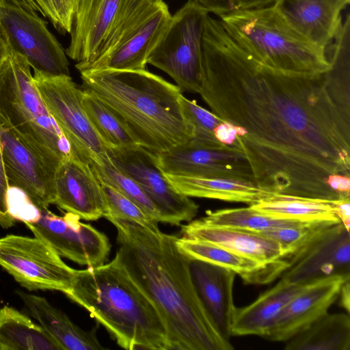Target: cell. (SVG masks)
Here are the masks:
<instances>
[{"instance_id":"cell-25","label":"cell","mask_w":350,"mask_h":350,"mask_svg":"<svg viewBox=\"0 0 350 350\" xmlns=\"http://www.w3.org/2000/svg\"><path fill=\"white\" fill-rule=\"evenodd\" d=\"M30 314L63 350H100L105 348L97 337V327L85 331L44 297L17 291Z\"/></svg>"},{"instance_id":"cell-29","label":"cell","mask_w":350,"mask_h":350,"mask_svg":"<svg viewBox=\"0 0 350 350\" xmlns=\"http://www.w3.org/2000/svg\"><path fill=\"white\" fill-rule=\"evenodd\" d=\"M249 206L266 215L284 219L340 222L335 213L333 200L278 194Z\"/></svg>"},{"instance_id":"cell-36","label":"cell","mask_w":350,"mask_h":350,"mask_svg":"<svg viewBox=\"0 0 350 350\" xmlns=\"http://www.w3.org/2000/svg\"><path fill=\"white\" fill-rule=\"evenodd\" d=\"M8 206L10 216L16 221L25 224L38 221L41 216V209L38 207L22 190L9 187Z\"/></svg>"},{"instance_id":"cell-20","label":"cell","mask_w":350,"mask_h":350,"mask_svg":"<svg viewBox=\"0 0 350 350\" xmlns=\"http://www.w3.org/2000/svg\"><path fill=\"white\" fill-rule=\"evenodd\" d=\"M350 0H275L272 7L297 34L327 50L342 23Z\"/></svg>"},{"instance_id":"cell-40","label":"cell","mask_w":350,"mask_h":350,"mask_svg":"<svg viewBox=\"0 0 350 350\" xmlns=\"http://www.w3.org/2000/svg\"><path fill=\"white\" fill-rule=\"evenodd\" d=\"M335 213L340 222L349 231L350 228V197L333 200Z\"/></svg>"},{"instance_id":"cell-6","label":"cell","mask_w":350,"mask_h":350,"mask_svg":"<svg viewBox=\"0 0 350 350\" xmlns=\"http://www.w3.org/2000/svg\"><path fill=\"white\" fill-rule=\"evenodd\" d=\"M9 51L0 68V116L42 148L62 159L72 157L69 143L34 83L29 64L10 47Z\"/></svg>"},{"instance_id":"cell-37","label":"cell","mask_w":350,"mask_h":350,"mask_svg":"<svg viewBox=\"0 0 350 350\" xmlns=\"http://www.w3.org/2000/svg\"><path fill=\"white\" fill-rule=\"evenodd\" d=\"M50 2L57 18L58 31L70 33L79 0H50Z\"/></svg>"},{"instance_id":"cell-31","label":"cell","mask_w":350,"mask_h":350,"mask_svg":"<svg viewBox=\"0 0 350 350\" xmlns=\"http://www.w3.org/2000/svg\"><path fill=\"white\" fill-rule=\"evenodd\" d=\"M90 165L101 184L113 188L137 204L153 219L161 222L159 210L145 191L133 178L116 168L107 154L98 161L92 162Z\"/></svg>"},{"instance_id":"cell-9","label":"cell","mask_w":350,"mask_h":350,"mask_svg":"<svg viewBox=\"0 0 350 350\" xmlns=\"http://www.w3.org/2000/svg\"><path fill=\"white\" fill-rule=\"evenodd\" d=\"M0 142L9 187L22 190L40 209L55 200V176L63 160L27 139L0 116Z\"/></svg>"},{"instance_id":"cell-7","label":"cell","mask_w":350,"mask_h":350,"mask_svg":"<svg viewBox=\"0 0 350 350\" xmlns=\"http://www.w3.org/2000/svg\"><path fill=\"white\" fill-rule=\"evenodd\" d=\"M209 12L188 0L173 15L148 58V64L167 73L180 90L199 94L202 79V37Z\"/></svg>"},{"instance_id":"cell-4","label":"cell","mask_w":350,"mask_h":350,"mask_svg":"<svg viewBox=\"0 0 350 350\" xmlns=\"http://www.w3.org/2000/svg\"><path fill=\"white\" fill-rule=\"evenodd\" d=\"M64 294L104 326L120 347L168 350L165 327L156 308L115 258L77 270Z\"/></svg>"},{"instance_id":"cell-21","label":"cell","mask_w":350,"mask_h":350,"mask_svg":"<svg viewBox=\"0 0 350 350\" xmlns=\"http://www.w3.org/2000/svg\"><path fill=\"white\" fill-rule=\"evenodd\" d=\"M180 233L182 237L211 242L262 264L286 257L278 242L259 232L207 225L199 219L182 225Z\"/></svg>"},{"instance_id":"cell-23","label":"cell","mask_w":350,"mask_h":350,"mask_svg":"<svg viewBox=\"0 0 350 350\" xmlns=\"http://www.w3.org/2000/svg\"><path fill=\"white\" fill-rule=\"evenodd\" d=\"M193 283L205 308L223 336L230 340L235 310L233 286L235 273L202 260H191Z\"/></svg>"},{"instance_id":"cell-10","label":"cell","mask_w":350,"mask_h":350,"mask_svg":"<svg viewBox=\"0 0 350 350\" xmlns=\"http://www.w3.org/2000/svg\"><path fill=\"white\" fill-rule=\"evenodd\" d=\"M34 83L51 115L70 144L72 157L91 163L107 154L82 104L83 90L70 76L46 77L33 73Z\"/></svg>"},{"instance_id":"cell-19","label":"cell","mask_w":350,"mask_h":350,"mask_svg":"<svg viewBox=\"0 0 350 350\" xmlns=\"http://www.w3.org/2000/svg\"><path fill=\"white\" fill-rule=\"evenodd\" d=\"M55 191L54 204L81 219L96 221L107 213L102 184L88 163L63 159L56 172Z\"/></svg>"},{"instance_id":"cell-32","label":"cell","mask_w":350,"mask_h":350,"mask_svg":"<svg viewBox=\"0 0 350 350\" xmlns=\"http://www.w3.org/2000/svg\"><path fill=\"white\" fill-rule=\"evenodd\" d=\"M82 104L90 123L108 148L136 144L106 105L85 89H83Z\"/></svg>"},{"instance_id":"cell-8","label":"cell","mask_w":350,"mask_h":350,"mask_svg":"<svg viewBox=\"0 0 350 350\" xmlns=\"http://www.w3.org/2000/svg\"><path fill=\"white\" fill-rule=\"evenodd\" d=\"M33 0H0V31L8 46L25 58L33 73L70 76L62 44L38 14Z\"/></svg>"},{"instance_id":"cell-34","label":"cell","mask_w":350,"mask_h":350,"mask_svg":"<svg viewBox=\"0 0 350 350\" xmlns=\"http://www.w3.org/2000/svg\"><path fill=\"white\" fill-rule=\"evenodd\" d=\"M102 186L108 208L105 218L130 221L154 232L160 230L159 222L148 215L137 204L113 188L104 184Z\"/></svg>"},{"instance_id":"cell-27","label":"cell","mask_w":350,"mask_h":350,"mask_svg":"<svg viewBox=\"0 0 350 350\" xmlns=\"http://www.w3.org/2000/svg\"><path fill=\"white\" fill-rule=\"evenodd\" d=\"M286 342V350H350L349 315L327 312Z\"/></svg>"},{"instance_id":"cell-22","label":"cell","mask_w":350,"mask_h":350,"mask_svg":"<svg viewBox=\"0 0 350 350\" xmlns=\"http://www.w3.org/2000/svg\"><path fill=\"white\" fill-rule=\"evenodd\" d=\"M176 245L191 260H202L228 269L239 275L245 284H265L280 277L287 267L283 258L270 264L260 263L215 243L178 237Z\"/></svg>"},{"instance_id":"cell-41","label":"cell","mask_w":350,"mask_h":350,"mask_svg":"<svg viewBox=\"0 0 350 350\" xmlns=\"http://www.w3.org/2000/svg\"><path fill=\"white\" fill-rule=\"evenodd\" d=\"M37 10L45 18H48L55 29L59 30V23L56 14L50 0H33Z\"/></svg>"},{"instance_id":"cell-43","label":"cell","mask_w":350,"mask_h":350,"mask_svg":"<svg viewBox=\"0 0 350 350\" xmlns=\"http://www.w3.org/2000/svg\"><path fill=\"white\" fill-rule=\"evenodd\" d=\"M339 305L347 313L350 311V279L345 280L342 284L338 299Z\"/></svg>"},{"instance_id":"cell-30","label":"cell","mask_w":350,"mask_h":350,"mask_svg":"<svg viewBox=\"0 0 350 350\" xmlns=\"http://www.w3.org/2000/svg\"><path fill=\"white\" fill-rule=\"evenodd\" d=\"M199 219L207 225L234 228L256 232L304 222L274 217L259 212L250 206L208 211L206 216Z\"/></svg>"},{"instance_id":"cell-16","label":"cell","mask_w":350,"mask_h":350,"mask_svg":"<svg viewBox=\"0 0 350 350\" xmlns=\"http://www.w3.org/2000/svg\"><path fill=\"white\" fill-rule=\"evenodd\" d=\"M172 14L163 1L148 13L116 44L88 65L83 70H138L146 69L148 58L167 29Z\"/></svg>"},{"instance_id":"cell-14","label":"cell","mask_w":350,"mask_h":350,"mask_svg":"<svg viewBox=\"0 0 350 350\" xmlns=\"http://www.w3.org/2000/svg\"><path fill=\"white\" fill-rule=\"evenodd\" d=\"M286 259L288 266L280 278L292 283L303 284L332 275L350 278L349 231L341 222L333 224Z\"/></svg>"},{"instance_id":"cell-33","label":"cell","mask_w":350,"mask_h":350,"mask_svg":"<svg viewBox=\"0 0 350 350\" xmlns=\"http://www.w3.org/2000/svg\"><path fill=\"white\" fill-rule=\"evenodd\" d=\"M180 103L184 118L192 131V137L187 144L210 149L229 147L221 144L215 136V129L222 122L219 117L183 94Z\"/></svg>"},{"instance_id":"cell-13","label":"cell","mask_w":350,"mask_h":350,"mask_svg":"<svg viewBox=\"0 0 350 350\" xmlns=\"http://www.w3.org/2000/svg\"><path fill=\"white\" fill-rule=\"evenodd\" d=\"M67 213L58 216L41 209L40 219L25 225L37 237L51 245L60 256L81 265L92 267L108 259L111 245L108 237L92 225Z\"/></svg>"},{"instance_id":"cell-1","label":"cell","mask_w":350,"mask_h":350,"mask_svg":"<svg viewBox=\"0 0 350 350\" xmlns=\"http://www.w3.org/2000/svg\"><path fill=\"white\" fill-rule=\"evenodd\" d=\"M202 67L199 94L230 124L227 145L244 154L257 185L290 196L341 198L328 180L350 176V114L327 72L288 73L260 63L210 14Z\"/></svg>"},{"instance_id":"cell-3","label":"cell","mask_w":350,"mask_h":350,"mask_svg":"<svg viewBox=\"0 0 350 350\" xmlns=\"http://www.w3.org/2000/svg\"><path fill=\"white\" fill-rule=\"evenodd\" d=\"M79 72L83 89L106 105L137 145L157 154L191 139L176 85L146 69Z\"/></svg>"},{"instance_id":"cell-2","label":"cell","mask_w":350,"mask_h":350,"mask_svg":"<svg viewBox=\"0 0 350 350\" xmlns=\"http://www.w3.org/2000/svg\"><path fill=\"white\" fill-rule=\"evenodd\" d=\"M116 228L115 258L151 301L165 327L168 350H230L193 283L191 259L176 245L178 237L152 231L130 221L107 219Z\"/></svg>"},{"instance_id":"cell-17","label":"cell","mask_w":350,"mask_h":350,"mask_svg":"<svg viewBox=\"0 0 350 350\" xmlns=\"http://www.w3.org/2000/svg\"><path fill=\"white\" fill-rule=\"evenodd\" d=\"M349 279L332 275L306 284L282 309L265 338L287 341L308 328L328 312L338 299L342 284Z\"/></svg>"},{"instance_id":"cell-44","label":"cell","mask_w":350,"mask_h":350,"mask_svg":"<svg viewBox=\"0 0 350 350\" xmlns=\"http://www.w3.org/2000/svg\"><path fill=\"white\" fill-rule=\"evenodd\" d=\"M9 46L0 31V68L9 57Z\"/></svg>"},{"instance_id":"cell-39","label":"cell","mask_w":350,"mask_h":350,"mask_svg":"<svg viewBox=\"0 0 350 350\" xmlns=\"http://www.w3.org/2000/svg\"><path fill=\"white\" fill-rule=\"evenodd\" d=\"M209 13L219 16L236 10L234 0H193Z\"/></svg>"},{"instance_id":"cell-15","label":"cell","mask_w":350,"mask_h":350,"mask_svg":"<svg viewBox=\"0 0 350 350\" xmlns=\"http://www.w3.org/2000/svg\"><path fill=\"white\" fill-rule=\"evenodd\" d=\"M155 155L165 174L255 183L247 159L241 151L234 148L210 149L186 144Z\"/></svg>"},{"instance_id":"cell-35","label":"cell","mask_w":350,"mask_h":350,"mask_svg":"<svg viewBox=\"0 0 350 350\" xmlns=\"http://www.w3.org/2000/svg\"><path fill=\"white\" fill-rule=\"evenodd\" d=\"M335 223L338 222L329 221L300 222L295 225L277 228L259 233L278 242L287 257L303 245L315 233Z\"/></svg>"},{"instance_id":"cell-38","label":"cell","mask_w":350,"mask_h":350,"mask_svg":"<svg viewBox=\"0 0 350 350\" xmlns=\"http://www.w3.org/2000/svg\"><path fill=\"white\" fill-rule=\"evenodd\" d=\"M8 184L3 162L0 142V225L3 228L12 226L15 220L10 216L8 206Z\"/></svg>"},{"instance_id":"cell-26","label":"cell","mask_w":350,"mask_h":350,"mask_svg":"<svg viewBox=\"0 0 350 350\" xmlns=\"http://www.w3.org/2000/svg\"><path fill=\"white\" fill-rule=\"evenodd\" d=\"M165 176L178 192L188 197L243 202L252 205L279 194L249 181L172 174Z\"/></svg>"},{"instance_id":"cell-11","label":"cell","mask_w":350,"mask_h":350,"mask_svg":"<svg viewBox=\"0 0 350 350\" xmlns=\"http://www.w3.org/2000/svg\"><path fill=\"white\" fill-rule=\"evenodd\" d=\"M0 266L29 291L65 293L77 272L51 245L35 236L8 234L0 238Z\"/></svg>"},{"instance_id":"cell-28","label":"cell","mask_w":350,"mask_h":350,"mask_svg":"<svg viewBox=\"0 0 350 350\" xmlns=\"http://www.w3.org/2000/svg\"><path fill=\"white\" fill-rule=\"evenodd\" d=\"M0 350H63L40 325L12 307L0 309Z\"/></svg>"},{"instance_id":"cell-12","label":"cell","mask_w":350,"mask_h":350,"mask_svg":"<svg viewBox=\"0 0 350 350\" xmlns=\"http://www.w3.org/2000/svg\"><path fill=\"white\" fill-rule=\"evenodd\" d=\"M107 154L116 168L142 188L159 210L161 222L178 226L196 216L199 206L174 189L159 167L154 154L135 144L109 148Z\"/></svg>"},{"instance_id":"cell-5","label":"cell","mask_w":350,"mask_h":350,"mask_svg":"<svg viewBox=\"0 0 350 350\" xmlns=\"http://www.w3.org/2000/svg\"><path fill=\"white\" fill-rule=\"evenodd\" d=\"M219 18L234 42L267 66L301 75L323 74L331 68L327 51L297 34L272 5L235 10Z\"/></svg>"},{"instance_id":"cell-24","label":"cell","mask_w":350,"mask_h":350,"mask_svg":"<svg viewBox=\"0 0 350 350\" xmlns=\"http://www.w3.org/2000/svg\"><path fill=\"white\" fill-rule=\"evenodd\" d=\"M305 284L292 283L280 278L278 282L261 293L250 304L236 307L231 324V336L265 338L282 309Z\"/></svg>"},{"instance_id":"cell-18","label":"cell","mask_w":350,"mask_h":350,"mask_svg":"<svg viewBox=\"0 0 350 350\" xmlns=\"http://www.w3.org/2000/svg\"><path fill=\"white\" fill-rule=\"evenodd\" d=\"M122 0H79L66 53L79 68L101 54L120 10Z\"/></svg>"},{"instance_id":"cell-42","label":"cell","mask_w":350,"mask_h":350,"mask_svg":"<svg viewBox=\"0 0 350 350\" xmlns=\"http://www.w3.org/2000/svg\"><path fill=\"white\" fill-rule=\"evenodd\" d=\"M275 0H234L236 10H250L270 6Z\"/></svg>"}]
</instances>
